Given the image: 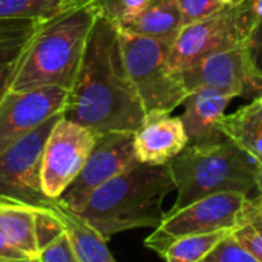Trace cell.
<instances>
[{
  "instance_id": "cell-15",
  "label": "cell",
  "mask_w": 262,
  "mask_h": 262,
  "mask_svg": "<svg viewBox=\"0 0 262 262\" xmlns=\"http://www.w3.org/2000/svg\"><path fill=\"white\" fill-rule=\"evenodd\" d=\"M46 21L32 18L0 20V101L11 91L29 45Z\"/></svg>"
},
{
  "instance_id": "cell-20",
  "label": "cell",
  "mask_w": 262,
  "mask_h": 262,
  "mask_svg": "<svg viewBox=\"0 0 262 262\" xmlns=\"http://www.w3.org/2000/svg\"><path fill=\"white\" fill-rule=\"evenodd\" d=\"M91 0H0V20H49Z\"/></svg>"
},
{
  "instance_id": "cell-16",
  "label": "cell",
  "mask_w": 262,
  "mask_h": 262,
  "mask_svg": "<svg viewBox=\"0 0 262 262\" xmlns=\"http://www.w3.org/2000/svg\"><path fill=\"white\" fill-rule=\"evenodd\" d=\"M123 31L173 43L184 28L178 0H147L144 8L121 26Z\"/></svg>"
},
{
  "instance_id": "cell-30",
  "label": "cell",
  "mask_w": 262,
  "mask_h": 262,
  "mask_svg": "<svg viewBox=\"0 0 262 262\" xmlns=\"http://www.w3.org/2000/svg\"><path fill=\"white\" fill-rule=\"evenodd\" d=\"M256 190L262 193V166H258L256 169Z\"/></svg>"
},
{
  "instance_id": "cell-9",
  "label": "cell",
  "mask_w": 262,
  "mask_h": 262,
  "mask_svg": "<svg viewBox=\"0 0 262 262\" xmlns=\"http://www.w3.org/2000/svg\"><path fill=\"white\" fill-rule=\"evenodd\" d=\"M187 92L210 88L223 94L258 98L262 94V69L250 46H239L206 57L198 64L181 71Z\"/></svg>"
},
{
  "instance_id": "cell-1",
  "label": "cell",
  "mask_w": 262,
  "mask_h": 262,
  "mask_svg": "<svg viewBox=\"0 0 262 262\" xmlns=\"http://www.w3.org/2000/svg\"><path fill=\"white\" fill-rule=\"evenodd\" d=\"M63 117L97 135L135 132L146 120L143 103L124 66L118 28L103 12L91 31Z\"/></svg>"
},
{
  "instance_id": "cell-28",
  "label": "cell",
  "mask_w": 262,
  "mask_h": 262,
  "mask_svg": "<svg viewBox=\"0 0 262 262\" xmlns=\"http://www.w3.org/2000/svg\"><path fill=\"white\" fill-rule=\"evenodd\" d=\"M255 11H256V29L250 40V49L253 52V57L262 69V0H255Z\"/></svg>"
},
{
  "instance_id": "cell-5",
  "label": "cell",
  "mask_w": 262,
  "mask_h": 262,
  "mask_svg": "<svg viewBox=\"0 0 262 262\" xmlns=\"http://www.w3.org/2000/svg\"><path fill=\"white\" fill-rule=\"evenodd\" d=\"M123 60L147 115H164L184 103L189 92L181 72L170 69V43L118 28Z\"/></svg>"
},
{
  "instance_id": "cell-2",
  "label": "cell",
  "mask_w": 262,
  "mask_h": 262,
  "mask_svg": "<svg viewBox=\"0 0 262 262\" xmlns=\"http://www.w3.org/2000/svg\"><path fill=\"white\" fill-rule=\"evenodd\" d=\"M175 190L169 166L135 163L91 193L75 212L103 238L135 229H157L163 203Z\"/></svg>"
},
{
  "instance_id": "cell-25",
  "label": "cell",
  "mask_w": 262,
  "mask_h": 262,
  "mask_svg": "<svg viewBox=\"0 0 262 262\" xmlns=\"http://www.w3.org/2000/svg\"><path fill=\"white\" fill-rule=\"evenodd\" d=\"M101 12L117 26L124 25L135 17L147 3V0H97Z\"/></svg>"
},
{
  "instance_id": "cell-26",
  "label": "cell",
  "mask_w": 262,
  "mask_h": 262,
  "mask_svg": "<svg viewBox=\"0 0 262 262\" xmlns=\"http://www.w3.org/2000/svg\"><path fill=\"white\" fill-rule=\"evenodd\" d=\"M203 262H261L253 256L249 250H246L239 243H236L232 235L220 243L213 252Z\"/></svg>"
},
{
  "instance_id": "cell-4",
  "label": "cell",
  "mask_w": 262,
  "mask_h": 262,
  "mask_svg": "<svg viewBox=\"0 0 262 262\" xmlns=\"http://www.w3.org/2000/svg\"><path fill=\"white\" fill-rule=\"evenodd\" d=\"M167 166L177 190V200L169 212L215 193L249 195L256 189L258 164L226 137L213 143L189 144Z\"/></svg>"
},
{
  "instance_id": "cell-8",
  "label": "cell",
  "mask_w": 262,
  "mask_h": 262,
  "mask_svg": "<svg viewBox=\"0 0 262 262\" xmlns=\"http://www.w3.org/2000/svg\"><path fill=\"white\" fill-rule=\"evenodd\" d=\"M249 195L241 192H223L198 200L180 210H167L161 224L144 239V246L163 256L178 238L226 229L235 230Z\"/></svg>"
},
{
  "instance_id": "cell-14",
  "label": "cell",
  "mask_w": 262,
  "mask_h": 262,
  "mask_svg": "<svg viewBox=\"0 0 262 262\" xmlns=\"http://www.w3.org/2000/svg\"><path fill=\"white\" fill-rule=\"evenodd\" d=\"M232 100V95L210 88H201L187 95L183 103L184 112L180 117L184 123L189 144H206L224 138L221 121Z\"/></svg>"
},
{
  "instance_id": "cell-24",
  "label": "cell",
  "mask_w": 262,
  "mask_h": 262,
  "mask_svg": "<svg viewBox=\"0 0 262 262\" xmlns=\"http://www.w3.org/2000/svg\"><path fill=\"white\" fill-rule=\"evenodd\" d=\"M35 238L38 250L41 252L49 244H52L58 236L64 233L63 224L55 216V213L51 210H41L35 209Z\"/></svg>"
},
{
  "instance_id": "cell-21",
  "label": "cell",
  "mask_w": 262,
  "mask_h": 262,
  "mask_svg": "<svg viewBox=\"0 0 262 262\" xmlns=\"http://www.w3.org/2000/svg\"><path fill=\"white\" fill-rule=\"evenodd\" d=\"M232 229H226L178 238L167 247L161 258L166 262H203L220 243L232 235Z\"/></svg>"
},
{
  "instance_id": "cell-23",
  "label": "cell",
  "mask_w": 262,
  "mask_h": 262,
  "mask_svg": "<svg viewBox=\"0 0 262 262\" xmlns=\"http://www.w3.org/2000/svg\"><path fill=\"white\" fill-rule=\"evenodd\" d=\"M178 2L183 12V21L186 26L189 23L215 15L218 12L244 5L250 0H178Z\"/></svg>"
},
{
  "instance_id": "cell-7",
  "label": "cell",
  "mask_w": 262,
  "mask_h": 262,
  "mask_svg": "<svg viewBox=\"0 0 262 262\" xmlns=\"http://www.w3.org/2000/svg\"><path fill=\"white\" fill-rule=\"evenodd\" d=\"M61 115L46 120L0 154V204L52 209L55 200L45 193L41 184V160L45 143Z\"/></svg>"
},
{
  "instance_id": "cell-29",
  "label": "cell",
  "mask_w": 262,
  "mask_h": 262,
  "mask_svg": "<svg viewBox=\"0 0 262 262\" xmlns=\"http://www.w3.org/2000/svg\"><path fill=\"white\" fill-rule=\"evenodd\" d=\"M25 258L28 256L18 252L15 247H12L0 232V262L15 261V259H25Z\"/></svg>"
},
{
  "instance_id": "cell-17",
  "label": "cell",
  "mask_w": 262,
  "mask_h": 262,
  "mask_svg": "<svg viewBox=\"0 0 262 262\" xmlns=\"http://www.w3.org/2000/svg\"><path fill=\"white\" fill-rule=\"evenodd\" d=\"M52 212L63 224L72 252L78 262H117L112 256L106 238H103L78 213L55 200Z\"/></svg>"
},
{
  "instance_id": "cell-18",
  "label": "cell",
  "mask_w": 262,
  "mask_h": 262,
  "mask_svg": "<svg viewBox=\"0 0 262 262\" xmlns=\"http://www.w3.org/2000/svg\"><path fill=\"white\" fill-rule=\"evenodd\" d=\"M226 138L241 147L258 166H262V106L253 100L221 121Z\"/></svg>"
},
{
  "instance_id": "cell-32",
  "label": "cell",
  "mask_w": 262,
  "mask_h": 262,
  "mask_svg": "<svg viewBox=\"0 0 262 262\" xmlns=\"http://www.w3.org/2000/svg\"><path fill=\"white\" fill-rule=\"evenodd\" d=\"M255 100H256V101H258V103H259V104L262 106V94L259 95V97H258V98H255Z\"/></svg>"
},
{
  "instance_id": "cell-11",
  "label": "cell",
  "mask_w": 262,
  "mask_h": 262,
  "mask_svg": "<svg viewBox=\"0 0 262 262\" xmlns=\"http://www.w3.org/2000/svg\"><path fill=\"white\" fill-rule=\"evenodd\" d=\"M135 163L138 161L134 149V132L100 134L81 172L57 201L77 212L94 190Z\"/></svg>"
},
{
  "instance_id": "cell-19",
  "label": "cell",
  "mask_w": 262,
  "mask_h": 262,
  "mask_svg": "<svg viewBox=\"0 0 262 262\" xmlns=\"http://www.w3.org/2000/svg\"><path fill=\"white\" fill-rule=\"evenodd\" d=\"M35 209L0 204V232L6 241L28 258H38Z\"/></svg>"
},
{
  "instance_id": "cell-13",
  "label": "cell",
  "mask_w": 262,
  "mask_h": 262,
  "mask_svg": "<svg viewBox=\"0 0 262 262\" xmlns=\"http://www.w3.org/2000/svg\"><path fill=\"white\" fill-rule=\"evenodd\" d=\"M189 146V137L181 117L170 114L147 115L134 132V149L138 163L166 166Z\"/></svg>"
},
{
  "instance_id": "cell-3",
  "label": "cell",
  "mask_w": 262,
  "mask_h": 262,
  "mask_svg": "<svg viewBox=\"0 0 262 262\" xmlns=\"http://www.w3.org/2000/svg\"><path fill=\"white\" fill-rule=\"evenodd\" d=\"M101 8L97 0L72 8L51 20L29 45L11 91L61 88L71 91Z\"/></svg>"
},
{
  "instance_id": "cell-6",
  "label": "cell",
  "mask_w": 262,
  "mask_h": 262,
  "mask_svg": "<svg viewBox=\"0 0 262 262\" xmlns=\"http://www.w3.org/2000/svg\"><path fill=\"white\" fill-rule=\"evenodd\" d=\"M256 21L255 0H250L186 25L170 46V69L181 72L209 55L239 46H250Z\"/></svg>"
},
{
  "instance_id": "cell-22",
  "label": "cell",
  "mask_w": 262,
  "mask_h": 262,
  "mask_svg": "<svg viewBox=\"0 0 262 262\" xmlns=\"http://www.w3.org/2000/svg\"><path fill=\"white\" fill-rule=\"evenodd\" d=\"M232 238L262 262V193L247 200Z\"/></svg>"
},
{
  "instance_id": "cell-10",
  "label": "cell",
  "mask_w": 262,
  "mask_h": 262,
  "mask_svg": "<svg viewBox=\"0 0 262 262\" xmlns=\"http://www.w3.org/2000/svg\"><path fill=\"white\" fill-rule=\"evenodd\" d=\"M95 140V132L63 115L55 123L45 143L41 160V184L49 198L57 200L78 177Z\"/></svg>"
},
{
  "instance_id": "cell-12",
  "label": "cell",
  "mask_w": 262,
  "mask_h": 262,
  "mask_svg": "<svg viewBox=\"0 0 262 262\" xmlns=\"http://www.w3.org/2000/svg\"><path fill=\"white\" fill-rule=\"evenodd\" d=\"M68 92L61 88L9 91L0 101V154L46 120L63 112Z\"/></svg>"
},
{
  "instance_id": "cell-31",
  "label": "cell",
  "mask_w": 262,
  "mask_h": 262,
  "mask_svg": "<svg viewBox=\"0 0 262 262\" xmlns=\"http://www.w3.org/2000/svg\"><path fill=\"white\" fill-rule=\"evenodd\" d=\"M8 262H40V259H38V258H25V259H15V261Z\"/></svg>"
},
{
  "instance_id": "cell-27",
  "label": "cell",
  "mask_w": 262,
  "mask_h": 262,
  "mask_svg": "<svg viewBox=\"0 0 262 262\" xmlns=\"http://www.w3.org/2000/svg\"><path fill=\"white\" fill-rule=\"evenodd\" d=\"M38 259L40 262H78L66 233H63L52 244L43 249L38 255Z\"/></svg>"
}]
</instances>
